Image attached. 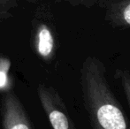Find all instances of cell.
I'll use <instances>...</instances> for the list:
<instances>
[{
  "label": "cell",
  "instance_id": "8",
  "mask_svg": "<svg viewBox=\"0 0 130 129\" xmlns=\"http://www.w3.org/2000/svg\"><path fill=\"white\" fill-rule=\"evenodd\" d=\"M72 5H82L84 7L87 8H91L94 5H98V1H94V0H84V1H76V2H70Z\"/></svg>",
  "mask_w": 130,
  "mask_h": 129
},
{
  "label": "cell",
  "instance_id": "7",
  "mask_svg": "<svg viewBox=\"0 0 130 129\" xmlns=\"http://www.w3.org/2000/svg\"><path fill=\"white\" fill-rule=\"evenodd\" d=\"M11 61L7 58H0V90H5L10 86L9 71Z\"/></svg>",
  "mask_w": 130,
  "mask_h": 129
},
{
  "label": "cell",
  "instance_id": "6",
  "mask_svg": "<svg viewBox=\"0 0 130 129\" xmlns=\"http://www.w3.org/2000/svg\"><path fill=\"white\" fill-rule=\"evenodd\" d=\"M114 78L121 87L130 110V71L126 68H117L114 72Z\"/></svg>",
  "mask_w": 130,
  "mask_h": 129
},
{
  "label": "cell",
  "instance_id": "5",
  "mask_svg": "<svg viewBox=\"0 0 130 129\" xmlns=\"http://www.w3.org/2000/svg\"><path fill=\"white\" fill-rule=\"evenodd\" d=\"M36 50L43 59L49 60L55 51V40L52 32L47 25L41 24L36 33Z\"/></svg>",
  "mask_w": 130,
  "mask_h": 129
},
{
  "label": "cell",
  "instance_id": "4",
  "mask_svg": "<svg viewBox=\"0 0 130 129\" xmlns=\"http://www.w3.org/2000/svg\"><path fill=\"white\" fill-rule=\"evenodd\" d=\"M4 129H32L26 112L15 95L6 94L3 105Z\"/></svg>",
  "mask_w": 130,
  "mask_h": 129
},
{
  "label": "cell",
  "instance_id": "1",
  "mask_svg": "<svg viewBox=\"0 0 130 129\" xmlns=\"http://www.w3.org/2000/svg\"><path fill=\"white\" fill-rule=\"evenodd\" d=\"M106 72L103 60L93 55L87 56L80 68L82 103L91 129H130V122Z\"/></svg>",
  "mask_w": 130,
  "mask_h": 129
},
{
  "label": "cell",
  "instance_id": "3",
  "mask_svg": "<svg viewBox=\"0 0 130 129\" xmlns=\"http://www.w3.org/2000/svg\"><path fill=\"white\" fill-rule=\"evenodd\" d=\"M104 21L117 29H130V0H98Z\"/></svg>",
  "mask_w": 130,
  "mask_h": 129
},
{
  "label": "cell",
  "instance_id": "2",
  "mask_svg": "<svg viewBox=\"0 0 130 129\" xmlns=\"http://www.w3.org/2000/svg\"><path fill=\"white\" fill-rule=\"evenodd\" d=\"M37 93L52 129H76L63 100L54 88L40 84Z\"/></svg>",
  "mask_w": 130,
  "mask_h": 129
}]
</instances>
